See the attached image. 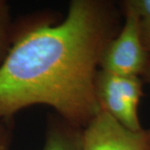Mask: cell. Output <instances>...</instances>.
Returning a JSON list of instances; mask_svg holds the SVG:
<instances>
[{"label": "cell", "mask_w": 150, "mask_h": 150, "mask_svg": "<svg viewBox=\"0 0 150 150\" xmlns=\"http://www.w3.org/2000/svg\"><path fill=\"white\" fill-rule=\"evenodd\" d=\"M141 79H143L144 82H147V83H150V54L149 55L148 61H147V64L145 66L144 71L141 76Z\"/></svg>", "instance_id": "30bf717a"}, {"label": "cell", "mask_w": 150, "mask_h": 150, "mask_svg": "<svg viewBox=\"0 0 150 150\" xmlns=\"http://www.w3.org/2000/svg\"><path fill=\"white\" fill-rule=\"evenodd\" d=\"M82 134L83 128L56 113L50 114L43 150H83Z\"/></svg>", "instance_id": "5b68a950"}, {"label": "cell", "mask_w": 150, "mask_h": 150, "mask_svg": "<svg viewBox=\"0 0 150 150\" xmlns=\"http://www.w3.org/2000/svg\"><path fill=\"white\" fill-rule=\"evenodd\" d=\"M118 5L134 12L142 23H150V0H125Z\"/></svg>", "instance_id": "52a82bcc"}, {"label": "cell", "mask_w": 150, "mask_h": 150, "mask_svg": "<svg viewBox=\"0 0 150 150\" xmlns=\"http://www.w3.org/2000/svg\"><path fill=\"white\" fill-rule=\"evenodd\" d=\"M144 81L141 77L122 76L98 69L95 79V95L100 110L131 130L141 126L139 106Z\"/></svg>", "instance_id": "7a4b0ae2"}, {"label": "cell", "mask_w": 150, "mask_h": 150, "mask_svg": "<svg viewBox=\"0 0 150 150\" xmlns=\"http://www.w3.org/2000/svg\"><path fill=\"white\" fill-rule=\"evenodd\" d=\"M12 139L11 119H0V150H9Z\"/></svg>", "instance_id": "ba28073f"}, {"label": "cell", "mask_w": 150, "mask_h": 150, "mask_svg": "<svg viewBox=\"0 0 150 150\" xmlns=\"http://www.w3.org/2000/svg\"><path fill=\"white\" fill-rule=\"evenodd\" d=\"M122 16L109 0H72L60 23H15L13 43L0 65V119L42 104L84 128L100 111L95 79Z\"/></svg>", "instance_id": "6da1fadb"}, {"label": "cell", "mask_w": 150, "mask_h": 150, "mask_svg": "<svg viewBox=\"0 0 150 150\" xmlns=\"http://www.w3.org/2000/svg\"><path fill=\"white\" fill-rule=\"evenodd\" d=\"M140 33L145 49L150 54V23L140 22Z\"/></svg>", "instance_id": "9c48e42d"}, {"label": "cell", "mask_w": 150, "mask_h": 150, "mask_svg": "<svg viewBox=\"0 0 150 150\" xmlns=\"http://www.w3.org/2000/svg\"><path fill=\"white\" fill-rule=\"evenodd\" d=\"M15 23L12 20L9 5L0 0V65L10 49L13 39Z\"/></svg>", "instance_id": "8992f818"}, {"label": "cell", "mask_w": 150, "mask_h": 150, "mask_svg": "<svg viewBox=\"0 0 150 150\" xmlns=\"http://www.w3.org/2000/svg\"><path fill=\"white\" fill-rule=\"evenodd\" d=\"M119 8L124 22L103 50L99 69L113 74L141 77L149 54L142 41L140 20L131 9L121 6Z\"/></svg>", "instance_id": "3957f363"}, {"label": "cell", "mask_w": 150, "mask_h": 150, "mask_svg": "<svg viewBox=\"0 0 150 150\" xmlns=\"http://www.w3.org/2000/svg\"><path fill=\"white\" fill-rule=\"evenodd\" d=\"M83 150H150V128L131 130L100 110L83 128Z\"/></svg>", "instance_id": "277c9868"}]
</instances>
